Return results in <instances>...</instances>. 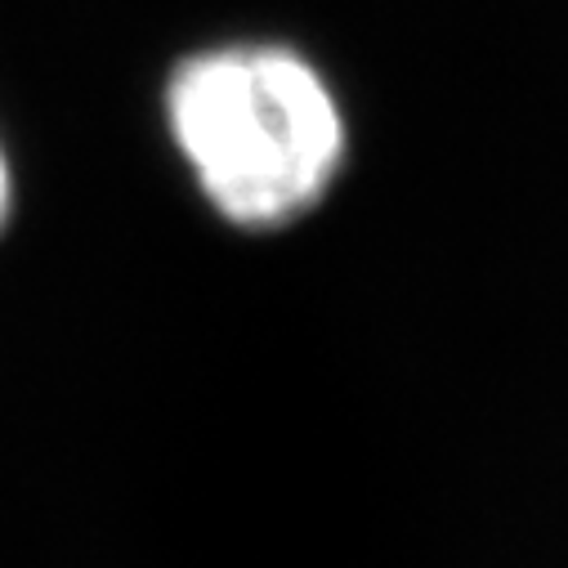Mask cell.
<instances>
[{
  "label": "cell",
  "mask_w": 568,
  "mask_h": 568,
  "mask_svg": "<svg viewBox=\"0 0 568 568\" xmlns=\"http://www.w3.org/2000/svg\"><path fill=\"white\" fill-rule=\"evenodd\" d=\"M10 215H14V171H10L6 144H0V233H6Z\"/></svg>",
  "instance_id": "2"
},
{
  "label": "cell",
  "mask_w": 568,
  "mask_h": 568,
  "mask_svg": "<svg viewBox=\"0 0 568 568\" xmlns=\"http://www.w3.org/2000/svg\"><path fill=\"white\" fill-rule=\"evenodd\" d=\"M166 125L206 202L242 229H273L310 211L345 153L327 85L277 45L184 59L166 85Z\"/></svg>",
  "instance_id": "1"
}]
</instances>
